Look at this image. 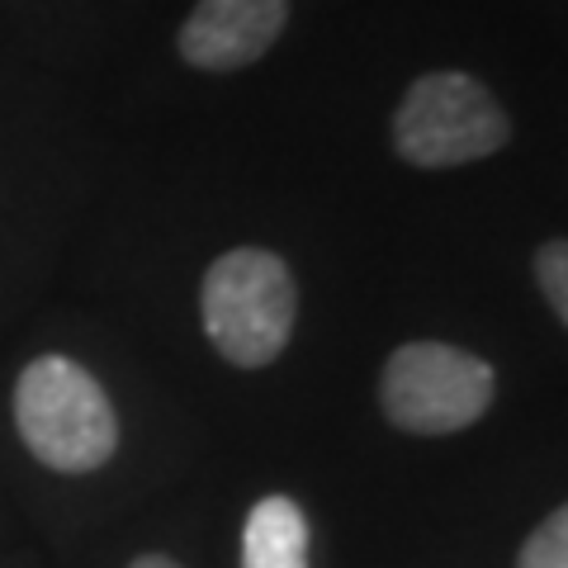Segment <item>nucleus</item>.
Wrapping results in <instances>:
<instances>
[{"instance_id": "20e7f679", "label": "nucleus", "mask_w": 568, "mask_h": 568, "mask_svg": "<svg viewBox=\"0 0 568 568\" xmlns=\"http://www.w3.org/2000/svg\"><path fill=\"white\" fill-rule=\"evenodd\" d=\"M497 375L484 355L450 342H407L384 361L379 407L398 432L455 436L493 407Z\"/></svg>"}, {"instance_id": "423d86ee", "label": "nucleus", "mask_w": 568, "mask_h": 568, "mask_svg": "<svg viewBox=\"0 0 568 568\" xmlns=\"http://www.w3.org/2000/svg\"><path fill=\"white\" fill-rule=\"evenodd\" d=\"M242 568H308V517L294 497L265 493L246 511Z\"/></svg>"}, {"instance_id": "39448f33", "label": "nucleus", "mask_w": 568, "mask_h": 568, "mask_svg": "<svg viewBox=\"0 0 568 568\" xmlns=\"http://www.w3.org/2000/svg\"><path fill=\"white\" fill-rule=\"evenodd\" d=\"M284 24H290V0H194L175 33V52L194 71L227 77L261 62L280 43Z\"/></svg>"}, {"instance_id": "0eeeda50", "label": "nucleus", "mask_w": 568, "mask_h": 568, "mask_svg": "<svg viewBox=\"0 0 568 568\" xmlns=\"http://www.w3.org/2000/svg\"><path fill=\"white\" fill-rule=\"evenodd\" d=\"M517 568H568V503L526 536Z\"/></svg>"}, {"instance_id": "6e6552de", "label": "nucleus", "mask_w": 568, "mask_h": 568, "mask_svg": "<svg viewBox=\"0 0 568 568\" xmlns=\"http://www.w3.org/2000/svg\"><path fill=\"white\" fill-rule=\"evenodd\" d=\"M536 284H540L545 304L555 308V317L568 327V237L545 242L536 252Z\"/></svg>"}, {"instance_id": "1a4fd4ad", "label": "nucleus", "mask_w": 568, "mask_h": 568, "mask_svg": "<svg viewBox=\"0 0 568 568\" xmlns=\"http://www.w3.org/2000/svg\"><path fill=\"white\" fill-rule=\"evenodd\" d=\"M129 568H181V564H175L171 555H138Z\"/></svg>"}, {"instance_id": "f03ea898", "label": "nucleus", "mask_w": 568, "mask_h": 568, "mask_svg": "<svg viewBox=\"0 0 568 568\" xmlns=\"http://www.w3.org/2000/svg\"><path fill=\"white\" fill-rule=\"evenodd\" d=\"M298 317V284L284 256L233 246L204 271L200 323L213 351L237 369H261L284 355Z\"/></svg>"}, {"instance_id": "f257e3e1", "label": "nucleus", "mask_w": 568, "mask_h": 568, "mask_svg": "<svg viewBox=\"0 0 568 568\" xmlns=\"http://www.w3.org/2000/svg\"><path fill=\"white\" fill-rule=\"evenodd\" d=\"M14 426L29 455L58 474H95L119 450V413L104 384L71 355H39L14 379Z\"/></svg>"}, {"instance_id": "7ed1b4c3", "label": "nucleus", "mask_w": 568, "mask_h": 568, "mask_svg": "<svg viewBox=\"0 0 568 568\" xmlns=\"http://www.w3.org/2000/svg\"><path fill=\"white\" fill-rule=\"evenodd\" d=\"M511 114L469 71H422L394 110V148L407 166L450 171L503 152Z\"/></svg>"}]
</instances>
